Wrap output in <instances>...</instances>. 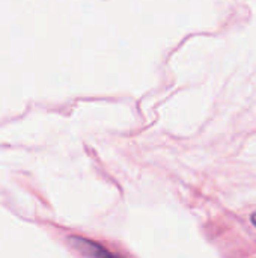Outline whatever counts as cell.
I'll use <instances>...</instances> for the list:
<instances>
[{
    "label": "cell",
    "mask_w": 256,
    "mask_h": 258,
    "mask_svg": "<svg viewBox=\"0 0 256 258\" xmlns=\"http://www.w3.org/2000/svg\"><path fill=\"white\" fill-rule=\"evenodd\" d=\"M69 240L86 258H125L119 255V254H115V252L109 251L106 246H103L100 243H95V242H92L89 239L69 237Z\"/></svg>",
    "instance_id": "obj_1"
},
{
    "label": "cell",
    "mask_w": 256,
    "mask_h": 258,
    "mask_svg": "<svg viewBox=\"0 0 256 258\" xmlns=\"http://www.w3.org/2000/svg\"><path fill=\"white\" fill-rule=\"evenodd\" d=\"M252 224H253V225L256 227V212L253 213V215H252Z\"/></svg>",
    "instance_id": "obj_2"
}]
</instances>
